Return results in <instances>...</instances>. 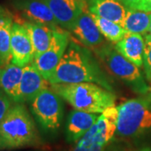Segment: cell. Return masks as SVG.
Returning a JSON list of instances; mask_svg holds the SVG:
<instances>
[{"label":"cell","instance_id":"1","mask_svg":"<svg viewBox=\"0 0 151 151\" xmlns=\"http://www.w3.org/2000/svg\"><path fill=\"white\" fill-rule=\"evenodd\" d=\"M50 84H76L83 82L95 83L113 92V86L107 75L92 52L74 41H70Z\"/></svg>","mask_w":151,"mask_h":151},{"label":"cell","instance_id":"2","mask_svg":"<svg viewBox=\"0 0 151 151\" xmlns=\"http://www.w3.org/2000/svg\"><path fill=\"white\" fill-rule=\"evenodd\" d=\"M40 145V138L30 113L24 103H14L0 122V150Z\"/></svg>","mask_w":151,"mask_h":151},{"label":"cell","instance_id":"3","mask_svg":"<svg viewBox=\"0 0 151 151\" xmlns=\"http://www.w3.org/2000/svg\"><path fill=\"white\" fill-rule=\"evenodd\" d=\"M50 88L74 109L92 113H102L115 106L113 92L95 83L50 84Z\"/></svg>","mask_w":151,"mask_h":151},{"label":"cell","instance_id":"4","mask_svg":"<svg viewBox=\"0 0 151 151\" xmlns=\"http://www.w3.org/2000/svg\"><path fill=\"white\" fill-rule=\"evenodd\" d=\"M118 108L117 135L124 139H138L151 132V100L129 99Z\"/></svg>","mask_w":151,"mask_h":151},{"label":"cell","instance_id":"5","mask_svg":"<svg viewBox=\"0 0 151 151\" xmlns=\"http://www.w3.org/2000/svg\"><path fill=\"white\" fill-rule=\"evenodd\" d=\"M95 51L109 71L134 92L143 93L148 90L139 67L126 59L115 47L110 45H103L95 49Z\"/></svg>","mask_w":151,"mask_h":151},{"label":"cell","instance_id":"6","mask_svg":"<svg viewBox=\"0 0 151 151\" xmlns=\"http://www.w3.org/2000/svg\"><path fill=\"white\" fill-rule=\"evenodd\" d=\"M30 111L38 124L45 131L55 132L60 126L64 113L62 98L47 87L29 103Z\"/></svg>","mask_w":151,"mask_h":151},{"label":"cell","instance_id":"7","mask_svg":"<svg viewBox=\"0 0 151 151\" xmlns=\"http://www.w3.org/2000/svg\"><path fill=\"white\" fill-rule=\"evenodd\" d=\"M69 43L68 33L58 28L53 31L52 40L48 49L43 54L34 60L32 63L45 80L49 81L53 75L55 68L65 54Z\"/></svg>","mask_w":151,"mask_h":151},{"label":"cell","instance_id":"8","mask_svg":"<svg viewBox=\"0 0 151 151\" xmlns=\"http://www.w3.org/2000/svg\"><path fill=\"white\" fill-rule=\"evenodd\" d=\"M11 63L24 67L35 60V50L29 32L23 24L14 22L11 33Z\"/></svg>","mask_w":151,"mask_h":151},{"label":"cell","instance_id":"9","mask_svg":"<svg viewBox=\"0 0 151 151\" xmlns=\"http://www.w3.org/2000/svg\"><path fill=\"white\" fill-rule=\"evenodd\" d=\"M13 4L22 19L47 25L54 29H58L54 14L44 0H14Z\"/></svg>","mask_w":151,"mask_h":151},{"label":"cell","instance_id":"10","mask_svg":"<svg viewBox=\"0 0 151 151\" xmlns=\"http://www.w3.org/2000/svg\"><path fill=\"white\" fill-rule=\"evenodd\" d=\"M49 6L58 25L70 30L77 19L87 9L86 0H44Z\"/></svg>","mask_w":151,"mask_h":151},{"label":"cell","instance_id":"11","mask_svg":"<svg viewBox=\"0 0 151 151\" xmlns=\"http://www.w3.org/2000/svg\"><path fill=\"white\" fill-rule=\"evenodd\" d=\"M119 111L113 106L107 108L97 119V131L89 151H104L117 133Z\"/></svg>","mask_w":151,"mask_h":151},{"label":"cell","instance_id":"12","mask_svg":"<svg viewBox=\"0 0 151 151\" xmlns=\"http://www.w3.org/2000/svg\"><path fill=\"white\" fill-rule=\"evenodd\" d=\"M49 85L50 82L44 78L33 63L24 66L17 103L32 102L40 92L49 87Z\"/></svg>","mask_w":151,"mask_h":151},{"label":"cell","instance_id":"13","mask_svg":"<svg viewBox=\"0 0 151 151\" xmlns=\"http://www.w3.org/2000/svg\"><path fill=\"white\" fill-rule=\"evenodd\" d=\"M70 31L86 47L95 48L103 43V35L99 31L88 9L79 16Z\"/></svg>","mask_w":151,"mask_h":151},{"label":"cell","instance_id":"14","mask_svg":"<svg viewBox=\"0 0 151 151\" xmlns=\"http://www.w3.org/2000/svg\"><path fill=\"white\" fill-rule=\"evenodd\" d=\"M97 113H92L73 109L70 111L65 124V138L70 143L81 139L98 119Z\"/></svg>","mask_w":151,"mask_h":151},{"label":"cell","instance_id":"15","mask_svg":"<svg viewBox=\"0 0 151 151\" xmlns=\"http://www.w3.org/2000/svg\"><path fill=\"white\" fill-rule=\"evenodd\" d=\"M86 3L91 14L122 25L128 8L120 0H87Z\"/></svg>","mask_w":151,"mask_h":151},{"label":"cell","instance_id":"16","mask_svg":"<svg viewBox=\"0 0 151 151\" xmlns=\"http://www.w3.org/2000/svg\"><path fill=\"white\" fill-rule=\"evenodd\" d=\"M145 46V40L142 35L129 32L126 33L124 38L115 45L119 53L138 67L143 65Z\"/></svg>","mask_w":151,"mask_h":151},{"label":"cell","instance_id":"17","mask_svg":"<svg viewBox=\"0 0 151 151\" xmlns=\"http://www.w3.org/2000/svg\"><path fill=\"white\" fill-rule=\"evenodd\" d=\"M14 22L23 24L28 30L35 50V59L43 54L50 46L54 29L45 24L27 21L20 18Z\"/></svg>","mask_w":151,"mask_h":151},{"label":"cell","instance_id":"18","mask_svg":"<svg viewBox=\"0 0 151 151\" xmlns=\"http://www.w3.org/2000/svg\"><path fill=\"white\" fill-rule=\"evenodd\" d=\"M24 72V67L9 63L4 68L0 78V89H2L14 103H18L19 89Z\"/></svg>","mask_w":151,"mask_h":151},{"label":"cell","instance_id":"19","mask_svg":"<svg viewBox=\"0 0 151 151\" xmlns=\"http://www.w3.org/2000/svg\"><path fill=\"white\" fill-rule=\"evenodd\" d=\"M150 21L151 12L128 8L122 26L127 32L145 35L150 30Z\"/></svg>","mask_w":151,"mask_h":151},{"label":"cell","instance_id":"20","mask_svg":"<svg viewBox=\"0 0 151 151\" xmlns=\"http://www.w3.org/2000/svg\"><path fill=\"white\" fill-rule=\"evenodd\" d=\"M13 19L4 12L0 14V61L6 66L11 63V33Z\"/></svg>","mask_w":151,"mask_h":151},{"label":"cell","instance_id":"21","mask_svg":"<svg viewBox=\"0 0 151 151\" xmlns=\"http://www.w3.org/2000/svg\"><path fill=\"white\" fill-rule=\"evenodd\" d=\"M91 14L100 33L103 35V37L106 38L109 41L117 43L124 38V35L127 33L124 27L118 23L110 21L108 19L94 15L92 14Z\"/></svg>","mask_w":151,"mask_h":151},{"label":"cell","instance_id":"22","mask_svg":"<svg viewBox=\"0 0 151 151\" xmlns=\"http://www.w3.org/2000/svg\"><path fill=\"white\" fill-rule=\"evenodd\" d=\"M143 65L145 67V72L148 80L151 81V40L147 37H145V46Z\"/></svg>","mask_w":151,"mask_h":151},{"label":"cell","instance_id":"23","mask_svg":"<svg viewBox=\"0 0 151 151\" xmlns=\"http://www.w3.org/2000/svg\"><path fill=\"white\" fill-rule=\"evenodd\" d=\"M13 101L8 97L2 89H0V122L4 118L6 113L12 106Z\"/></svg>","mask_w":151,"mask_h":151},{"label":"cell","instance_id":"24","mask_svg":"<svg viewBox=\"0 0 151 151\" xmlns=\"http://www.w3.org/2000/svg\"><path fill=\"white\" fill-rule=\"evenodd\" d=\"M134 9H139V10L146 11V12H151V0L138 3L134 6Z\"/></svg>","mask_w":151,"mask_h":151},{"label":"cell","instance_id":"25","mask_svg":"<svg viewBox=\"0 0 151 151\" xmlns=\"http://www.w3.org/2000/svg\"><path fill=\"white\" fill-rule=\"evenodd\" d=\"M124 5L129 9H133L135 4L139 1V0H120Z\"/></svg>","mask_w":151,"mask_h":151},{"label":"cell","instance_id":"26","mask_svg":"<svg viewBox=\"0 0 151 151\" xmlns=\"http://www.w3.org/2000/svg\"><path fill=\"white\" fill-rule=\"evenodd\" d=\"M70 151H89V149L85 147V146L81 145V144H79V143L77 142V145H76L75 148L72 149Z\"/></svg>","mask_w":151,"mask_h":151},{"label":"cell","instance_id":"27","mask_svg":"<svg viewBox=\"0 0 151 151\" xmlns=\"http://www.w3.org/2000/svg\"><path fill=\"white\" fill-rule=\"evenodd\" d=\"M104 151H128L127 150L124 149L123 147H120V146H111L109 147L108 149H105Z\"/></svg>","mask_w":151,"mask_h":151},{"label":"cell","instance_id":"28","mask_svg":"<svg viewBox=\"0 0 151 151\" xmlns=\"http://www.w3.org/2000/svg\"><path fill=\"white\" fill-rule=\"evenodd\" d=\"M136 151H151V149L150 148L146 147V148H143V149H140V150H136Z\"/></svg>","mask_w":151,"mask_h":151},{"label":"cell","instance_id":"29","mask_svg":"<svg viewBox=\"0 0 151 151\" xmlns=\"http://www.w3.org/2000/svg\"><path fill=\"white\" fill-rule=\"evenodd\" d=\"M5 67V66H4ZM4 67H2V66H0V78H1V76H2V73H3V70H4Z\"/></svg>","mask_w":151,"mask_h":151},{"label":"cell","instance_id":"30","mask_svg":"<svg viewBox=\"0 0 151 151\" xmlns=\"http://www.w3.org/2000/svg\"><path fill=\"white\" fill-rule=\"evenodd\" d=\"M145 37L149 38V39H150V40H151V34H148V35H146Z\"/></svg>","mask_w":151,"mask_h":151},{"label":"cell","instance_id":"31","mask_svg":"<svg viewBox=\"0 0 151 151\" xmlns=\"http://www.w3.org/2000/svg\"><path fill=\"white\" fill-rule=\"evenodd\" d=\"M4 12V9H3V8L0 6V14H3Z\"/></svg>","mask_w":151,"mask_h":151},{"label":"cell","instance_id":"32","mask_svg":"<svg viewBox=\"0 0 151 151\" xmlns=\"http://www.w3.org/2000/svg\"><path fill=\"white\" fill-rule=\"evenodd\" d=\"M149 34H151V21H150V30H149Z\"/></svg>","mask_w":151,"mask_h":151},{"label":"cell","instance_id":"33","mask_svg":"<svg viewBox=\"0 0 151 151\" xmlns=\"http://www.w3.org/2000/svg\"><path fill=\"white\" fill-rule=\"evenodd\" d=\"M0 66H2V67H4V65H3V63H2L1 61H0Z\"/></svg>","mask_w":151,"mask_h":151}]
</instances>
